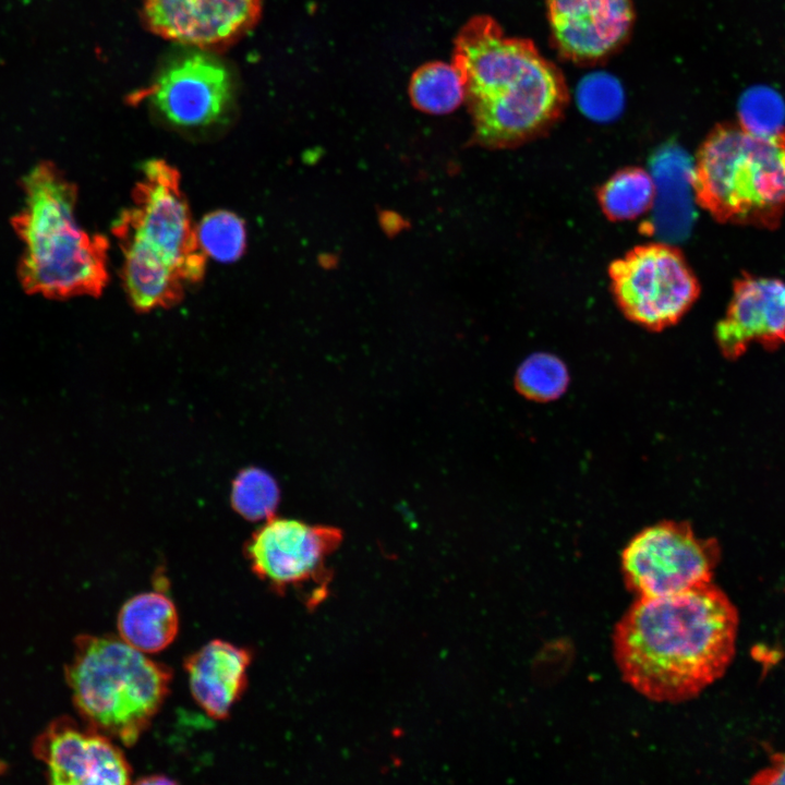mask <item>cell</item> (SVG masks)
<instances>
[{"label":"cell","instance_id":"6da1fadb","mask_svg":"<svg viewBox=\"0 0 785 785\" xmlns=\"http://www.w3.org/2000/svg\"><path fill=\"white\" fill-rule=\"evenodd\" d=\"M739 617L712 581L638 597L618 621L613 651L624 679L657 702H684L721 678L736 650Z\"/></svg>","mask_w":785,"mask_h":785},{"label":"cell","instance_id":"7a4b0ae2","mask_svg":"<svg viewBox=\"0 0 785 785\" xmlns=\"http://www.w3.org/2000/svg\"><path fill=\"white\" fill-rule=\"evenodd\" d=\"M474 140L510 148L547 131L567 104L559 70L527 39L506 37L487 16L470 20L456 38Z\"/></svg>","mask_w":785,"mask_h":785},{"label":"cell","instance_id":"3957f363","mask_svg":"<svg viewBox=\"0 0 785 785\" xmlns=\"http://www.w3.org/2000/svg\"><path fill=\"white\" fill-rule=\"evenodd\" d=\"M23 188L24 204L13 218L24 245L22 286L49 298L99 295L108 281V242L76 224L75 186L43 162L25 176Z\"/></svg>","mask_w":785,"mask_h":785},{"label":"cell","instance_id":"277c9868","mask_svg":"<svg viewBox=\"0 0 785 785\" xmlns=\"http://www.w3.org/2000/svg\"><path fill=\"white\" fill-rule=\"evenodd\" d=\"M697 203L715 220L774 229L785 214V129L758 134L717 124L692 167Z\"/></svg>","mask_w":785,"mask_h":785},{"label":"cell","instance_id":"5b68a950","mask_svg":"<svg viewBox=\"0 0 785 785\" xmlns=\"http://www.w3.org/2000/svg\"><path fill=\"white\" fill-rule=\"evenodd\" d=\"M72 698L88 725L134 745L161 708L171 671L121 638L81 636L65 669Z\"/></svg>","mask_w":785,"mask_h":785},{"label":"cell","instance_id":"8992f818","mask_svg":"<svg viewBox=\"0 0 785 785\" xmlns=\"http://www.w3.org/2000/svg\"><path fill=\"white\" fill-rule=\"evenodd\" d=\"M132 197L131 208L123 210L113 224L114 235L134 239L186 283L200 281L206 257L176 168L160 159L147 161Z\"/></svg>","mask_w":785,"mask_h":785},{"label":"cell","instance_id":"52a82bcc","mask_svg":"<svg viewBox=\"0 0 785 785\" xmlns=\"http://www.w3.org/2000/svg\"><path fill=\"white\" fill-rule=\"evenodd\" d=\"M608 274L624 315L649 330L676 324L700 292L681 252L663 243L633 247L609 265Z\"/></svg>","mask_w":785,"mask_h":785},{"label":"cell","instance_id":"ba28073f","mask_svg":"<svg viewBox=\"0 0 785 785\" xmlns=\"http://www.w3.org/2000/svg\"><path fill=\"white\" fill-rule=\"evenodd\" d=\"M720 560L714 539L684 521L664 520L639 531L621 553L625 584L638 597L676 594L711 582Z\"/></svg>","mask_w":785,"mask_h":785},{"label":"cell","instance_id":"9c48e42d","mask_svg":"<svg viewBox=\"0 0 785 785\" xmlns=\"http://www.w3.org/2000/svg\"><path fill=\"white\" fill-rule=\"evenodd\" d=\"M341 541L338 528L273 516L253 532L244 553L253 572L277 592L315 583L326 594L327 560Z\"/></svg>","mask_w":785,"mask_h":785},{"label":"cell","instance_id":"30bf717a","mask_svg":"<svg viewBox=\"0 0 785 785\" xmlns=\"http://www.w3.org/2000/svg\"><path fill=\"white\" fill-rule=\"evenodd\" d=\"M206 51L196 48L169 59L148 90L157 112L174 126H209L230 111L232 75L224 62Z\"/></svg>","mask_w":785,"mask_h":785},{"label":"cell","instance_id":"8fae6325","mask_svg":"<svg viewBox=\"0 0 785 785\" xmlns=\"http://www.w3.org/2000/svg\"><path fill=\"white\" fill-rule=\"evenodd\" d=\"M35 753L55 785L131 782V768L110 737L71 718L55 721L36 740Z\"/></svg>","mask_w":785,"mask_h":785},{"label":"cell","instance_id":"7c38bea8","mask_svg":"<svg viewBox=\"0 0 785 785\" xmlns=\"http://www.w3.org/2000/svg\"><path fill=\"white\" fill-rule=\"evenodd\" d=\"M148 28L167 39L203 50L225 48L261 16V0H143Z\"/></svg>","mask_w":785,"mask_h":785},{"label":"cell","instance_id":"4fadbf2b","mask_svg":"<svg viewBox=\"0 0 785 785\" xmlns=\"http://www.w3.org/2000/svg\"><path fill=\"white\" fill-rule=\"evenodd\" d=\"M722 354L736 360L757 342L768 350L785 343V281L744 274L734 281L726 314L715 327Z\"/></svg>","mask_w":785,"mask_h":785},{"label":"cell","instance_id":"5bb4252c","mask_svg":"<svg viewBox=\"0 0 785 785\" xmlns=\"http://www.w3.org/2000/svg\"><path fill=\"white\" fill-rule=\"evenodd\" d=\"M551 31L558 50L575 61L599 60L628 36L631 0H547Z\"/></svg>","mask_w":785,"mask_h":785},{"label":"cell","instance_id":"9a60e30c","mask_svg":"<svg viewBox=\"0 0 785 785\" xmlns=\"http://www.w3.org/2000/svg\"><path fill=\"white\" fill-rule=\"evenodd\" d=\"M251 660L249 650L218 639L185 659L192 696L209 716L230 714L246 688Z\"/></svg>","mask_w":785,"mask_h":785},{"label":"cell","instance_id":"2e32d148","mask_svg":"<svg viewBox=\"0 0 785 785\" xmlns=\"http://www.w3.org/2000/svg\"><path fill=\"white\" fill-rule=\"evenodd\" d=\"M123 252L122 278L140 312L177 304L186 283L171 267L132 238L117 237Z\"/></svg>","mask_w":785,"mask_h":785},{"label":"cell","instance_id":"e0dca14e","mask_svg":"<svg viewBox=\"0 0 785 785\" xmlns=\"http://www.w3.org/2000/svg\"><path fill=\"white\" fill-rule=\"evenodd\" d=\"M120 638L143 653L166 649L176 638L179 617L173 602L159 592L134 595L118 615Z\"/></svg>","mask_w":785,"mask_h":785},{"label":"cell","instance_id":"ac0fdd59","mask_svg":"<svg viewBox=\"0 0 785 785\" xmlns=\"http://www.w3.org/2000/svg\"><path fill=\"white\" fill-rule=\"evenodd\" d=\"M654 178L639 167H627L614 173L597 190L603 214L612 221L631 220L645 213L655 202Z\"/></svg>","mask_w":785,"mask_h":785},{"label":"cell","instance_id":"d6986e66","mask_svg":"<svg viewBox=\"0 0 785 785\" xmlns=\"http://www.w3.org/2000/svg\"><path fill=\"white\" fill-rule=\"evenodd\" d=\"M409 94L413 106L423 112L449 113L466 98L464 78L455 63L430 62L412 75Z\"/></svg>","mask_w":785,"mask_h":785},{"label":"cell","instance_id":"ffe728a7","mask_svg":"<svg viewBox=\"0 0 785 785\" xmlns=\"http://www.w3.org/2000/svg\"><path fill=\"white\" fill-rule=\"evenodd\" d=\"M569 384L566 364L556 355L538 352L528 357L515 376L516 389L526 398L546 402L559 398Z\"/></svg>","mask_w":785,"mask_h":785},{"label":"cell","instance_id":"44dd1931","mask_svg":"<svg viewBox=\"0 0 785 785\" xmlns=\"http://www.w3.org/2000/svg\"><path fill=\"white\" fill-rule=\"evenodd\" d=\"M278 502L279 487L275 479L262 469H245L232 483V507L247 520H266L273 517Z\"/></svg>","mask_w":785,"mask_h":785},{"label":"cell","instance_id":"7402d4cb","mask_svg":"<svg viewBox=\"0 0 785 785\" xmlns=\"http://www.w3.org/2000/svg\"><path fill=\"white\" fill-rule=\"evenodd\" d=\"M196 237L205 255L219 262H234L245 249L244 222L228 210L207 214L196 229Z\"/></svg>","mask_w":785,"mask_h":785},{"label":"cell","instance_id":"603a6c76","mask_svg":"<svg viewBox=\"0 0 785 785\" xmlns=\"http://www.w3.org/2000/svg\"><path fill=\"white\" fill-rule=\"evenodd\" d=\"M579 101L585 114L597 120H606L618 112L621 94L609 77L592 76L581 84Z\"/></svg>","mask_w":785,"mask_h":785},{"label":"cell","instance_id":"cb8c5ba5","mask_svg":"<svg viewBox=\"0 0 785 785\" xmlns=\"http://www.w3.org/2000/svg\"><path fill=\"white\" fill-rule=\"evenodd\" d=\"M750 783L760 785L785 784V753L777 752L771 756L769 765L758 771L750 780Z\"/></svg>","mask_w":785,"mask_h":785},{"label":"cell","instance_id":"d4e9b609","mask_svg":"<svg viewBox=\"0 0 785 785\" xmlns=\"http://www.w3.org/2000/svg\"><path fill=\"white\" fill-rule=\"evenodd\" d=\"M138 783H142V784H158V783H173V781H172V780H169V778H167V777H164V776H158V777H157V776L155 775V776H149V777H146V778H144V780H141V781H138Z\"/></svg>","mask_w":785,"mask_h":785}]
</instances>
